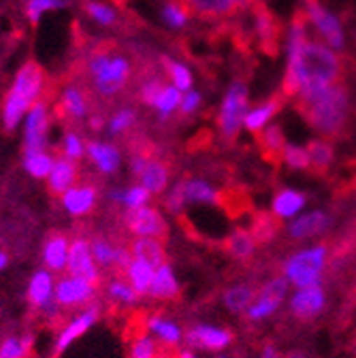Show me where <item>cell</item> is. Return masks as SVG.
<instances>
[{"mask_svg": "<svg viewBox=\"0 0 356 358\" xmlns=\"http://www.w3.org/2000/svg\"><path fill=\"white\" fill-rule=\"evenodd\" d=\"M85 11L90 13V17H94L97 22H101V24H105V26H109V24L115 22V13H113L107 5H101V3H87V5H85Z\"/></svg>", "mask_w": 356, "mask_h": 358, "instance_id": "816d5d0a", "label": "cell"}, {"mask_svg": "<svg viewBox=\"0 0 356 358\" xmlns=\"http://www.w3.org/2000/svg\"><path fill=\"white\" fill-rule=\"evenodd\" d=\"M154 273H156V266L145 260H139V258H130L122 271L126 282L132 286V290H135L139 296H148L150 286L154 282Z\"/></svg>", "mask_w": 356, "mask_h": 358, "instance_id": "484cf974", "label": "cell"}, {"mask_svg": "<svg viewBox=\"0 0 356 358\" xmlns=\"http://www.w3.org/2000/svg\"><path fill=\"white\" fill-rule=\"evenodd\" d=\"M164 66H166V73L173 81V85L180 90V92H188L190 85H192V75H190V69L180 64V62H173V60H164Z\"/></svg>", "mask_w": 356, "mask_h": 358, "instance_id": "ee69618b", "label": "cell"}, {"mask_svg": "<svg viewBox=\"0 0 356 358\" xmlns=\"http://www.w3.org/2000/svg\"><path fill=\"white\" fill-rule=\"evenodd\" d=\"M201 105V94L199 92H190V90H188V92L182 96V105H180V111L186 115V113H192L197 107Z\"/></svg>", "mask_w": 356, "mask_h": 358, "instance_id": "db71d44e", "label": "cell"}, {"mask_svg": "<svg viewBox=\"0 0 356 358\" xmlns=\"http://www.w3.org/2000/svg\"><path fill=\"white\" fill-rule=\"evenodd\" d=\"M260 358H280V354H278V350L269 343V345H264V350H262Z\"/></svg>", "mask_w": 356, "mask_h": 358, "instance_id": "11a10c76", "label": "cell"}, {"mask_svg": "<svg viewBox=\"0 0 356 358\" xmlns=\"http://www.w3.org/2000/svg\"><path fill=\"white\" fill-rule=\"evenodd\" d=\"M64 7V0H30L28 3V17L32 22H38V17L50 11V9H60Z\"/></svg>", "mask_w": 356, "mask_h": 358, "instance_id": "7dc6e473", "label": "cell"}, {"mask_svg": "<svg viewBox=\"0 0 356 358\" xmlns=\"http://www.w3.org/2000/svg\"><path fill=\"white\" fill-rule=\"evenodd\" d=\"M128 252H130V258H139V260H145L154 266H160L166 262V250H164V243L160 239H143V237H137L128 243Z\"/></svg>", "mask_w": 356, "mask_h": 358, "instance_id": "4dcf8cb0", "label": "cell"}, {"mask_svg": "<svg viewBox=\"0 0 356 358\" xmlns=\"http://www.w3.org/2000/svg\"><path fill=\"white\" fill-rule=\"evenodd\" d=\"M54 290H56V275L50 273L48 268H38L28 282V292H26L28 303H30L32 311L41 313L48 322H58L64 313L56 305Z\"/></svg>", "mask_w": 356, "mask_h": 358, "instance_id": "52a82bcc", "label": "cell"}, {"mask_svg": "<svg viewBox=\"0 0 356 358\" xmlns=\"http://www.w3.org/2000/svg\"><path fill=\"white\" fill-rule=\"evenodd\" d=\"M69 250H71V237L64 233H52L45 245H43V268H48L54 275L66 273Z\"/></svg>", "mask_w": 356, "mask_h": 358, "instance_id": "603a6c76", "label": "cell"}, {"mask_svg": "<svg viewBox=\"0 0 356 358\" xmlns=\"http://www.w3.org/2000/svg\"><path fill=\"white\" fill-rule=\"evenodd\" d=\"M184 339L188 341L190 348H199V350H225L231 345L233 341V333L227 329H218V327H209V324H197L192 329H188L184 333Z\"/></svg>", "mask_w": 356, "mask_h": 358, "instance_id": "ffe728a7", "label": "cell"}, {"mask_svg": "<svg viewBox=\"0 0 356 358\" xmlns=\"http://www.w3.org/2000/svg\"><path fill=\"white\" fill-rule=\"evenodd\" d=\"M7 264H9V256H7V252L0 250V271H5Z\"/></svg>", "mask_w": 356, "mask_h": 358, "instance_id": "6f0895ef", "label": "cell"}, {"mask_svg": "<svg viewBox=\"0 0 356 358\" xmlns=\"http://www.w3.org/2000/svg\"><path fill=\"white\" fill-rule=\"evenodd\" d=\"M327 229H329V215L322 211H311L297 217L288 227V233L292 239H311L325 233Z\"/></svg>", "mask_w": 356, "mask_h": 358, "instance_id": "83f0119b", "label": "cell"}, {"mask_svg": "<svg viewBox=\"0 0 356 358\" xmlns=\"http://www.w3.org/2000/svg\"><path fill=\"white\" fill-rule=\"evenodd\" d=\"M150 196L152 194L143 186H139V184L130 186V188H126L122 192H111V201L118 203V205H124L126 211L128 209H139V207L148 205L150 203Z\"/></svg>", "mask_w": 356, "mask_h": 358, "instance_id": "60d3db41", "label": "cell"}, {"mask_svg": "<svg viewBox=\"0 0 356 358\" xmlns=\"http://www.w3.org/2000/svg\"><path fill=\"white\" fill-rule=\"evenodd\" d=\"M164 350L150 333L141 329L137 322L135 333L128 339V358H164Z\"/></svg>", "mask_w": 356, "mask_h": 358, "instance_id": "f546056e", "label": "cell"}, {"mask_svg": "<svg viewBox=\"0 0 356 358\" xmlns=\"http://www.w3.org/2000/svg\"><path fill=\"white\" fill-rule=\"evenodd\" d=\"M180 282L175 278V271L169 262L156 266V273H154V282L150 286L148 296L156 299V301H175L180 299Z\"/></svg>", "mask_w": 356, "mask_h": 358, "instance_id": "d4e9b609", "label": "cell"}, {"mask_svg": "<svg viewBox=\"0 0 356 358\" xmlns=\"http://www.w3.org/2000/svg\"><path fill=\"white\" fill-rule=\"evenodd\" d=\"M97 294H99V284H92L87 280H81V278H75L69 273H62L56 280L54 299L62 311L90 307V305H94Z\"/></svg>", "mask_w": 356, "mask_h": 358, "instance_id": "9c48e42d", "label": "cell"}, {"mask_svg": "<svg viewBox=\"0 0 356 358\" xmlns=\"http://www.w3.org/2000/svg\"><path fill=\"white\" fill-rule=\"evenodd\" d=\"M124 227L132 235V239H164L166 237V220L156 207L143 205L139 209L124 211Z\"/></svg>", "mask_w": 356, "mask_h": 358, "instance_id": "7c38bea8", "label": "cell"}, {"mask_svg": "<svg viewBox=\"0 0 356 358\" xmlns=\"http://www.w3.org/2000/svg\"><path fill=\"white\" fill-rule=\"evenodd\" d=\"M101 318V309L99 305H90L81 309L75 318L66 320L64 327L60 329L58 337H56V345H54V356H60L64 350H69L81 335H85L87 331H90Z\"/></svg>", "mask_w": 356, "mask_h": 358, "instance_id": "2e32d148", "label": "cell"}, {"mask_svg": "<svg viewBox=\"0 0 356 358\" xmlns=\"http://www.w3.org/2000/svg\"><path fill=\"white\" fill-rule=\"evenodd\" d=\"M282 160H284V164H288L290 169H297V171L309 169L307 150L305 148H299V145H286L284 152H282Z\"/></svg>", "mask_w": 356, "mask_h": 358, "instance_id": "f6af8a7d", "label": "cell"}, {"mask_svg": "<svg viewBox=\"0 0 356 358\" xmlns=\"http://www.w3.org/2000/svg\"><path fill=\"white\" fill-rule=\"evenodd\" d=\"M327 305V296H325V290L322 286H309V288H299L290 301V311L297 320H314L318 318L322 309Z\"/></svg>", "mask_w": 356, "mask_h": 358, "instance_id": "ac0fdd59", "label": "cell"}, {"mask_svg": "<svg viewBox=\"0 0 356 358\" xmlns=\"http://www.w3.org/2000/svg\"><path fill=\"white\" fill-rule=\"evenodd\" d=\"M256 32L262 41V45L269 54H276V48H278V26H276V20L266 13L264 9H260L256 13Z\"/></svg>", "mask_w": 356, "mask_h": 358, "instance_id": "f35d334b", "label": "cell"}, {"mask_svg": "<svg viewBox=\"0 0 356 358\" xmlns=\"http://www.w3.org/2000/svg\"><path fill=\"white\" fill-rule=\"evenodd\" d=\"M48 128H50V115L48 105L43 99H38L26 117V152L45 150L48 143Z\"/></svg>", "mask_w": 356, "mask_h": 358, "instance_id": "e0dca14e", "label": "cell"}, {"mask_svg": "<svg viewBox=\"0 0 356 358\" xmlns=\"http://www.w3.org/2000/svg\"><path fill=\"white\" fill-rule=\"evenodd\" d=\"M327 256H329L327 245H314L290 256L284 262L286 282H290L297 288L318 286L325 273V266H327Z\"/></svg>", "mask_w": 356, "mask_h": 358, "instance_id": "5b68a950", "label": "cell"}, {"mask_svg": "<svg viewBox=\"0 0 356 358\" xmlns=\"http://www.w3.org/2000/svg\"><path fill=\"white\" fill-rule=\"evenodd\" d=\"M130 169L132 175L137 177L139 186H143L150 194H160L169 188V179H171L169 164L162 158L154 156L152 150L137 148L132 152Z\"/></svg>", "mask_w": 356, "mask_h": 358, "instance_id": "8992f818", "label": "cell"}, {"mask_svg": "<svg viewBox=\"0 0 356 358\" xmlns=\"http://www.w3.org/2000/svg\"><path fill=\"white\" fill-rule=\"evenodd\" d=\"M77 164L64 156L56 158L54 160V166H52V173L48 175V186L54 194L62 196L69 188H73L77 184Z\"/></svg>", "mask_w": 356, "mask_h": 358, "instance_id": "4316f807", "label": "cell"}, {"mask_svg": "<svg viewBox=\"0 0 356 358\" xmlns=\"http://www.w3.org/2000/svg\"><path fill=\"white\" fill-rule=\"evenodd\" d=\"M309 166L316 171H327L333 162V145L329 141H311L307 148Z\"/></svg>", "mask_w": 356, "mask_h": 358, "instance_id": "b9f144b4", "label": "cell"}, {"mask_svg": "<svg viewBox=\"0 0 356 358\" xmlns=\"http://www.w3.org/2000/svg\"><path fill=\"white\" fill-rule=\"evenodd\" d=\"M258 141H260V148L266 156L273 158V160H282V152L286 148V141H284V132L280 126L269 124L266 128H262L258 134Z\"/></svg>", "mask_w": 356, "mask_h": 358, "instance_id": "8d00e7d4", "label": "cell"}, {"mask_svg": "<svg viewBox=\"0 0 356 358\" xmlns=\"http://www.w3.org/2000/svg\"><path fill=\"white\" fill-rule=\"evenodd\" d=\"M58 113L64 117V120H71V122H77L81 117H85L87 113V96L81 87L77 85H71L64 90V94L58 103Z\"/></svg>", "mask_w": 356, "mask_h": 358, "instance_id": "1f68e13d", "label": "cell"}, {"mask_svg": "<svg viewBox=\"0 0 356 358\" xmlns=\"http://www.w3.org/2000/svg\"><path fill=\"white\" fill-rule=\"evenodd\" d=\"M85 71L92 79L94 90L101 96H115L126 87L130 79V62L118 52L97 50L85 62Z\"/></svg>", "mask_w": 356, "mask_h": 358, "instance_id": "277c9868", "label": "cell"}, {"mask_svg": "<svg viewBox=\"0 0 356 358\" xmlns=\"http://www.w3.org/2000/svg\"><path fill=\"white\" fill-rule=\"evenodd\" d=\"M103 290H105V296L115 305V307H124V309H130L135 307L137 301L141 299L132 286L126 282V278L122 273H109L105 282H101Z\"/></svg>", "mask_w": 356, "mask_h": 358, "instance_id": "cb8c5ba5", "label": "cell"}, {"mask_svg": "<svg viewBox=\"0 0 356 358\" xmlns=\"http://www.w3.org/2000/svg\"><path fill=\"white\" fill-rule=\"evenodd\" d=\"M305 20L318 32V36L325 41V45H329V48L335 52L343 50L346 34H343L341 22L335 17V13H331L327 7H322L318 0H307L305 3Z\"/></svg>", "mask_w": 356, "mask_h": 358, "instance_id": "8fae6325", "label": "cell"}, {"mask_svg": "<svg viewBox=\"0 0 356 358\" xmlns=\"http://www.w3.org/2000/svg\"><path fill=\"white\" fill-rule=\"evenodd\" d=\"M256 245H258V241L254 239V235L250 231H243V229L231 233L227 243H225L227 252L237 260H250L256 252Z\"/></svg>", "mask_w": 356, "mask_h": 358, "instance_id": "e575fe53", "label": "cell"}, {"mask_svg": "<svg viewBox=\"0 0 356 358\" xmlns=\"http://www.w3.org/2000/svg\"><path fill=\"white\" fill-rule=\"evenodd\" d=\"M62 156L69 158V160H73V162H77L79 158L85 156V143L81 141L79 134H75V132H66V134H64V141H62Z\"/></svg>", "mask_w": 356, "mask_h": 358, "instance_id": "bcb514c9", "label": "cell"}, {"mask_svg": "<svg viewBox=\"0 0 356 358\" xmlns=\"http://www.w3.org/2000/svg\"><path fill=\"white\" fill-rule=\"evenodd\" d=\"M288 64L284 75V94L299 96L307 90H318L339 83L343 73L335 50L320 41L307 38V20L297 15L286 36Z\"/></svg>", "mask_w": 356, "mask_h": 358, "instance_id": "6da1fadb", "label": "cell"}, {"mask_svg": "<svg viewBox=\"0 0 356 358\" xmlns=\"http://www.w3.org/2000/svg\"><path fill=\"white\" fill-rule=\"evenodd\" d=\"M280 101L278 99H271L266 101L264 105L260 107H254V109H248L245 117H243V126L250 130V132H260L262 128L269 126V122L276 117V113L280 111Z\"/></svg>", "mask_w": 356, "mask_h": 358, "instance_id": "d6a6232c", "label": "cell"}, {"mask_svg": "<svg viewBox=\"0 0 356 358\" xmlns=\"http://www.w3.org/2000/svg\"><path fill=\"white\" fill-rule=\"evenodd\" d=\"M32 352V335H7L0 341V358H28Z\"/></svg>", "mask_w": 356, "mask_h": 358, "instance_id": "74e56055", "label": "cell"}, {"mask_svg": "<svg viewBox=\"0 0 356 358\" xmlns=\"http://www.w3.org/2000/svg\"><path fill=\"white\" fill-rule=\"evenodd\" d=\"M62 207L69 215L73 217H83L87 213H92V209L99 203V190L92 184H75L69 188L62 196Z\"/></svg>", "mask_w": 356, "mask_h": 358, "instance_id": "44dd1931", "label": "cell"}, {"mask_svg": "<svg viewBox=\"0 0 356 358\" xmlns=\"http://www.w3.org/2000/svg\"><path fill=\"white\" fill-rule=\"evenodd\" d=\"M85 154L94 162V166L105 173V175H111L120 169V150L111 143H103V141H90L85 145Z\"/></svg>", "mask_w": 356, "mask_h": 358, "instance_id": "f1b7e54d", "label": "cell"}, {"mask_svg": "<svg viewBox=\"0 0 356 358\" xmlns=\"http://www.w3.org/2000/svg\"><path fill=\"white\" fill-rule=\"evenodd\" d=\"M52 166H54V158L45 150L26 152L24 156V169L36 179H48V175L52 173Z\"/></svg>", "mask_w": 356, "mask_h": 358, "instance_id": "ab89813d", "label": "cell"}, {"mask_svg": "<svg viewBox=\"0 0 356 358\" xmlns=\"http://www.w3.org/2000/svg\"><path fill=\"white\" fill-rule=\"evenodd\" d=\"M215 358H229V356H225V354H220V356H215Z\"/></svg>", "mask_w": 356, "mask_h": 358, "instance_id": "91938a15", "label": "cell"}, {"mask_svg": "<svg viewBox=\"0 0 356 358\" xmlns=\"http://www.w3.org/2000/svg\"><path fill=\"white\" fill-rule=\"evenodd\" d=\"M305 205V194L297 192V190H282L276 194L273 199V213L280 217V220H286V217H292L297 215Z\"/></svg>", "mask_w": 356, "mask_h": 358, "instance_id": "d590c367", "label": "cell"}, {"mask_svg": "<svg viewBox=\"0 0 356 358\" xmlns=\"http://www.w3.org/2000/svg\"><path fill=\"white\" fill-rule=\"evenodd\" d=\"M180 105H182V92L177 90L175 85H162L160 87V92H158V96H156V101H154V107H156V111L162 115V117H166V115H171L175 109H180Z\"/></svg>", "mask_w": 356, "mask_h": 358, "instance_id": "7bdbcfd3", "label": "cell"}, {"mask_svg": "<svg viewBox=\"0 0 356 358\" xmlns=\"http://www.w3.org/2000/svg\"><path fill=\"white\" fill-rule=\"evenodd\" d=\"M248 113V90L243 83L235 81L222 101L220 113H218V126L225 139H233L243 126V117Z\"/></svg>", "mask_w": 356, "mask_h": 358, "instance_id": "30bf717a", "label": "cell"}, {"mask_svg": "<svg viewBox=\"0 0 356 358\" xmlns=\"http://www.w3.org/2000/svg\"><path fill=\"white\" fill-rule=\"evenodd\" d=\"M90 248L94 254V260L99 264L101 271L107 273H122L124 266L130 260V252L128 245L107 237V235H94L90 239Z\"/></svg>", "mask_w": 356, "mask_h": 358, "instance_id": "9a60e30c", "label": "cell"}, {"mask_svg": "<svg viewBox=\"0 0 356 358\" xmlns=\"http://www.w3.org/2000/svg\"><path fill=\"white\" fill-rule=\"evenodd\" d=\"M164 17H166V22L171 26L182 28L188 22V11H186V7L182 3H177V0H175V3H171V5L164 7Z\"/></svg>", "mask_w": 356, "mask_h": 358, "instance_id": "f907efd6", "label": "cell"}, {"mask_svg": "<svg viewBox=\"0 0 356 358\" xmlns=\"http://www.w3.org/2000/svg\"><path fill=\"white\" fill-rule=\"evenodd\" d=\"M254 235V239L258 241H266V239H271L273 233H276V220L269 217V215H260L258 222L254 224V229L250 231Z\"/></svg>", "mask_w": 356, "mask_h": 358, "instance_id": "c3c4849f", "label": "cell"}, {"mask_svg": "<svg viewBox=\"0 0 356 358\" xmlns=\"http://www.w3.org/2000/svg\"><path fill=\"white\" fill-rule=\"evenodd\" d=\"M288 358H305V356H303V354H297V352H294V354H290Z\"/></svg>", "mask_w": 356, "mask_h": 358, "instance_id": "680465c9", "label": "cell"}, {"mask_svg": "<svg viewBox=\"0 0 356 358\" xmlns=\"http://www.w3.org/2000/svg\"><path fill=\"white\" fill-rule=\"evenodd\" d=\"M297 99V107L311 128H316L325 137H335L348 122L350 99L348 90L341 83H333L318 90H307Z\"/></svg>", "mask_w": 356, "mask_h": 358, "instance_id": "7a4b0ae2", "label": "cell"}, {"mask_svg": "<svg viewBox=\"0 0 356 358\" xmlns=\"http://www.w3.org/2000/svg\"><path fill=\"white\" fill-rule=\"evenodd\" d=\"M145 333H150L162 348H175L184 339V331L180 324L173 322L171 318H164L160 313H148V316L139 322Z\"/></svg>", "mask_w": 356, "mask_h": 358, "instance_id": "7402d4cb", "label": "cell"}, {"mask_svg": "<svg viewBox=\"0 0 356 358\" xmlns=\"http://www.w3.org/2000/svg\"><path fill=\"white\" fill-rule=\"evenodd\" d=\"M66 273L101 286L103 271H101L97 260H94V254H92V248H90V237H83V235L71 237Z\"/></svg>", "mask_w": 356, "mask_h": 358, "instance_id": "4fadbf2b", "label": "cell"}, {"mask_svg": "<svg viewBox=\"0 0 356 358\" xmlns=\"http://www.w3.org/2000/svg\"><path fill=\"white\" fill-rule=\"evenodd\" d=\"M162 85H164V83H162L158 77L143 83V87H141V99H143L145 105L154 107V101H156V96H158V92H160V87H162Z\"/></svg>", "mask_w": 356, "mask_h": 358, "instance_id": "f5cc1de1", "label": "cell"}, {"mask_svg": "<svg viewBox=\"0 0 356 358\" xmlns=\"http://www.w3.org/2000/svg\"><path fill=\"white\" fill-rule=\"evenodd\" d=\"M256 288L250 286V284H237V286H231L222 301H225V307L233 313H245L248 307L252 305V301L256 299Z\"/></svg>", "mask_w": 356, "mask_h": 358, "instance_id": "836d02e7", "label": "cell"}, {"mask_svg": "<svg viewBox=\"0 0 356 358\" xmlns=\"http://www.w3.org/2000/svg\"><path fill=\"white\" fill-rule=\"evenodd\" d=\"M177 3H182L188 13H194L199 17L225 20L243 9L248 0H177Z\"/></svg>", "mask_w": 356, "mask_h": 358, "instance_id": "d6986e66", "label": "cell"}, {"mask_svg": "<svg viewBox=\"0 0 356 358\" xmlns=\"http://www.w3.org/2000/svg\"><path fill=\"white\" fill-rule=\"evenodd\" d=\"M173 358H197V354H194L192 350H180Z\"/></svg>", "mask_w": 356, "mask_h": 358, "instance_id": "9f6ffc18", "label": "cell"}, {"mask_svg": "<svg viewBox=\"0 0 356 358\" xmlns=\"http://www.w3.org/2000/svg\"><path fill=\"white\" fill-rule=\"evenodd\" d=\"M132 124H135V113H132L130 109H122V111H118V113L111 117V122H109V132H111V134H122V132H126Z\"/></svg>", "mask_w": 356, "mask_h": 358, "instance_id": "681fc988", "label": "cell"}, {"mask_svg": "<svg viewBox=\"0 0 356 358\" xmlns=\"http://www.w3.org/2000/svg\"><path fill=\"white\" fill-rule=\"evenodd\" d=\"M286 292H288V282H286V278H273V280H269V282H264V284L258 288L256 299L252 301V305H250L248 311H245L248 320L258 322V320L269 318L273 311H278V307H280L282 301L286 299Z\"/></svg>", "mask_w": 356, "mask_h": 358, "instance_id": "5bb4252c", "label": "cell"}, {"mask_svg": "<svg viewBox=\"0 0 356 358\" xmlns=\"http://www.w3.org/2000/svg\"><path fill=\"white\" fill-rule=\"evenodd\" d=\"M188 203L218 205V203H225V194L218 192L211 184L203 182V179H184V182L175 184L171 188V194L166 196V209L171 213L180 215Z\"/></svg>", "mask_w": 356, "mask_h": 358, "instance_id": "ba28073f", "label": "cell"}, {"mask_svg": "<svg viewBox=\"0 0 356 358\" xmlns=\"http://www.w3.org/2000/svg\"><path fill=\"white\" fill-rule=\"evenodd\" d=\"M43 87H45V73H43V69L34 60L26 62L15 75L9 94L5 96L3 124L7 130H13L22 122V117L30 111V107L41 99Z\"/></svg>", "mask_w": 356, "mask_h": 358, "instance_id": "3957f363", "label": "cell"}]
</instances>
